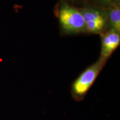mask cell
<instances>
[{"mask_svg":"<svg viewBox=\"0 0 120 120\" xmlns=\"http://www.w3.org/2000/svg\"><path fill=\"white\" fill-rule=\"evenodd\" d=\"M61 31L66 34L86 33L85 21L79 8L61 2L56 10Z\"/></svg>","mask_w":120,"mask_h":120,"instance_id":"1","label":"cell"},{"mask_svg":"<svg viewBox=\"0 0 120 120\" xmlns=\"http://www.w3.org/2000/svg\"><path fill=\"white\" fill-rule=\"evenodd\" d=\"M105 64L106 63L98 60L78 76L71 86V94L73 100L77 102L83 101Z\"/></svg>","mask_w":120,"mask_h":120,"instance_id":"2","label":"cell"},{"mask_svg":"<svg viewBox=\"0 0 120 120\" xmlns=\"http://www.w3.org/2000/svg\"><path fill=\"white\" fill-rule=\"evenodd\" d=\"M79 9L85 21L86 33L101 35L108 30L106 8L87 4Z\"/></svg>","mask_w":120,"mask_h":120,"instance_id":"3","label":"cell"},{"mask_svg":"<svg viewBox=\"0 0 120 120\" xmlns=\"http://www.w3.org/2000/svg\"><path fill=\"white\" fill-rule=\"evenodd\" d=\"M101 49L98 60L106 63L107 60L117 49L120 44V32L107 30L101 35Z\"/></svg>","mask_w":120,"mask_h":120,"instance_id":"4","label":"cell"},{"mask_svg":"<svg viewBox=\"0 0 120 120\" xmlns=\"http://www.w3.org/2000/svg\"><path fill=\"white\" fill-rule=\"evenodd\" d=\"M106 9L108 30H113L120 32V3L116 2Z\"/></svg>","mask_w":120,"mask_h":120,"instance_id":"5","label":"cell"},{"mask_svg":"<svg viewBox=\"0 0 120 120\" xmlns=\"http://www.w3.org/2000/svg\"><path fill=\"white\" fill-rule=\"evenodd\" d=\"M91 1L93 2L92 4L94 5L107 8L111 4L119 2L120 0H91Z\"/></svg>","mask_w":120,"mask_h":120,"instance_id":"6","label":"cell"},{"mask_svg":"<svg viewBox=\"0 0 120 120\" xmlns=\"http://www.w3.org/2000/svg\"><path fill=\"white\" fill-rule=\"evenodd\" d=\"M79 0H62V2H66L69 4V2H75L76 1H78Z\"/></svg>","mask_w":120,"mask_h":120,"instance_id":"7","label":"cell"}]
</instances>
